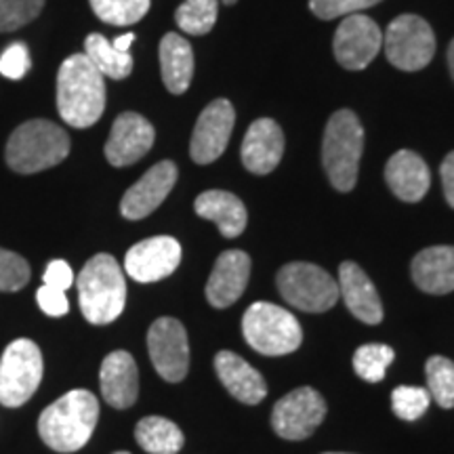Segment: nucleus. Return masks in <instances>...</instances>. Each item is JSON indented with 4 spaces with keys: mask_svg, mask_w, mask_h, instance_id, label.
Wrapping results in <instances>:
<instances>
[{
    "mask_svg": "<svg viewBox=\"0 0 454 454\" xmlns=\"http://www.w3.org/2000/svg\"><path fill=\"white\" fill-rule=\"evenodd\" d=\"M104 74L84 53H76L61 64L57 74V110L74 129L93 127L106 110Z\"/></svg>",
    "mask_w": 454,
    "mask_h": 454,
    "instance_id": "1",
    "label": "nucleus"
},
{
    "mask_svg": "<svg viewBox=\"0 0 454 454\" xmlns=\"http://www.w3.org/2000/svg\"><path fill=\"white\" fill-rule=\"evenodd\" d=\"M99 421V400L87 389H72L47 406L38 419V434L55 452H76L89 444Z\"/></svg>",
    "mask_w": 454,
    "mask_h": 454,
    "instance_id": "2",
    "label": "nucleus"
},
{
    "mask_svg": "<svg viewBox=\"0 0 454 454\" xmlns=\"http://www.w3.org/2000/svg\"><path fill=\"white\" fill-rule=\"evenodd\" d=\"M81 311L90 325H110L127 303V282L112 254L99 253L87 261L76 280Z\"/></svg>",
    "mask_w": 454,
    "mask_h": 454,
    "instance_id": "3",
    "label": "nucleus"
},
{
    "mask_svg": "<svg viewBox=\"0 0 454 454\" xmlns=\"http://www.w3.org/2000/svg\"><path fill=\"white\" fill-rule=\"evenodd\" d=\"M70 154V137L51 121H30L17 127L7 141L4 160L15 173L32 175L57 167Z\"/></svg>",
    "mask_w": 454,
    "mask_h": 454,
    "instance_id": "4",
    "label": "nucleus"
},
{
    "mask_svg": "<svg viewBox=\"0 0 454 454\" xmlns=\"http://www.w3.org/2000/svg\"><path fill=\"white\" fill-rule=\"evenodd\" d=\"M362 150H364V129L356 114L351 110L334 112L322 141V164L334 190H354Z\"/></svg>",
    "mask_w": 454,
    "mask_h": 454,
    "instance_id": "5",
    "label": "nucleus"
},
{
    "mask_svg": "<svg viewBox=\"0 0 454 454\" xmlns=\"http://www.w3.org/2000/svg\"><path fill=\"white\" fill-rule=\"evenodd\" d=\"M242 333L247 343L263 356L293 354L303 343V328L291 311L280 305L257 301L242 317Z\"/></svg>",
    "mask_w": 454,
    "mask_h": 454,
    "instance_id": "6",
    "label": "nucleus"
},
{
    "mask_svg": "<svg viewBox=\"0 0 454 454\" xmlns=\"http://www.w3.org/2000/svg\"><path fill=\"white\" fill-rule=\"evenodd\" d=\"M43 351L32 339H17L0 357V404L24 406L43 381Z\"/></svg>",
    "mask_w": 454,
    "mask_h": 454,
    "instance_id": "7",
    "label": "nucleus"
},
{
    "mask_svg": "<svg viewBox=\"0 0 454 454\" xmlns=\"http://www.w3.org/2000/svg\"><path fill=\"white\" fill-rule=\"evenodd\" d=\"M278 291L293 308L308 314H322L339 301V284L334 278L314 263H288L278 271Z\"/></svg>",
    "mask_w": 454,
    "mask_h": 454,
    "instance_id": "8",
    "label": "nucleus"
},
{
    "mask_svg": "<svg viewBox=\"0 0 454 454\" xmlns=\"http://www.w3.org/2000/svg\"><path fill=\"white\" fill-rule=\"evenodd\" d=\"M383 49L391 66H395L397 70H423L435 55L434 30L419 15H400L383 34Z\"/></svg>",
    "mask_w": 454,
    "mask_h": 454,
    "instance_id": "9",
    "label": "nucleus"
},
{
    "mask_svg": "<svg viewBox=\"0 0 454 454\" xmlns=\"http://www.w3.org/2000/svg\"><path fill=\"white\" fill-rule=\"evenodd\" d=\"M325 417V397L314 387H297L276 402L271 411V427L280 438L299 442L309 438Z\"/></svg>",
    "mask_w": 454,
    "mask_h": 454,
    "instance_id": "10",
    "label": "nucleus"
},
{
    "mask_svg": "<svg viewBox=\"0 0 454 454\" xmlns=\"http://www.w3.org/2000/svg\"><path fill=\"white\" fill-rule=\"evenodd\" d=\"M147 351L164 381H184L190 368V343L185 326L175 317H158L147 331Z\"/></svg>",
    "mask_w": 454,
    "mask_h": 454,
    "instance_id": "11",
    "label": "nucleus"
},
{
    "mask_svg": "<svg viewBox=\"0 0 454 454\" xmlns=\"http://www.w3.org/2000/svg\"><path fill=\"white\" fill-rule=\"evenodd\" d=\"M334 57L345 70H364L383 49V32L366 15H348L334 34Z\"/></svg>",
    "mask_w": 454,
    "mask_h": 454,
    "instance_id": "12",
    "label": "nucleus"
},
{
    "mask_svg": "<svg viewBox=\"0 0 454 454\" xmlns=\"http://www.w3.org/2000/svg\"><path fill=\"white\" fill-rule=\"evenodd\" d=\"M236 112L227 99H215L204 107L192 135L190 154L196 164H211L223 154L234 130Z\"/></svg>",
    "mask_w": 454,
    "mask_h": 454,
    "instance_id": "13",
    "label": "nucleus"
},
{
    "mask_svg": "<svg viewBox=\"0 0 454 454\" xmlns=\"http://www.w3.org/2000/svg\"><path fill=\"white\" fill-rule=\"evenodd\" d=\"M181 263V244L170 236H156L141 240L129 248L124 257V271L141 284L168 278Z\"/></svg>",
    "mask_w": 454,
    "mask_h": 454,
    "instance_id": "14",
    "label": "nucleus"
},
{
    "mask_svg": "<svg viewBox=\"0 0 454 454\" xmlns=\"http://www.w3.org/2000/svg\"><path fill=\"white\" fill-rule=\"evenodd\" d=\"M156 130L144 116L124 112L112 124L110 139L106 144V158L112 167H129L141 160L152 150Z\"/></svg>",
    "mask_w": 454,
    "mask_h": 454,
    "instance_id": "15",
    "label": "nucleus"
},
{
    "mask_svg": "<svg viewBox=\"0 0 454 454\" xmlns=\"http://www.w3.org/2000/svg\"><path fill=\"white\" fill-rule=\"evenodd\" d=\"M177 184V167L175 162L162 160L152 167L137 184L130 185L122 196L121 213L124 219L139 221L152 215L170 194L173 185Z\"/></svg>",
    "mask_w": 454,
    "mask_h": 454,
    "instance_id": "16",
    "label": "nucleus"
},
{
    "mask_svg": "<svg viewBox=\"0 0 454 454\" xmlns=\"http://www.w3.org/2000/svg\"><path fill=\"white\" fill-rule=\"evenodd\" d=\"M251 278V257L244 251L231 248L219 254L213 274L207 282V299L213 308L225 309L234 305L247 291Z\"/></svg>",
    "mask_w": 454,
    "mask_h": 454,
    "instance_id": "17",
    "label": "nucleus"
},
{
    "mask_svg": "<svg viewBox=\"0 0 454 454\" xmlns=\"http://www.w3.org/2000/svg\"><path fill=\"white\" fill-rule=\"evenodd\" d=\"M99 383L101 395L107 404L118 411L133 406L139 395V371L135 357L124 349L107 354L101 362Z\"/></svg>",
    "mask_w": 454,
    "mask_h": 454,
    "instance_id": "18",
    "label": "nucleus"
},
{
    "mask_svg": "<svg viewBox=\"0 0 454 454\" xmlns=\"http://www.w3.org/2000/svg\"><path fill=\"white\" fill-rule=\"evenodd\" d=\"M339 294L348 309L364 325H381L383 303L366 271L354 261H345L339 268Z\"/></svg>",
    "mask_w": 454,
    "mask_h": 454,
    "instance_id": "19",
    "label": "nucleus"
},
{
    "mask_svg": "<svg viewBox=\"0 0 454 454\" xmlns=\"http://www.w3.org/2000/svg\"><path fill=\"white\" fill-rule=\"evenodd\" d=\"M284 156V133L271 118H259L242 141V162L254 175H268Z\"/></svg>",
    "mask_w": 454,
    "mask_h": 454,
    "instance_id": "20",
    "label": "nucleus"
},
{
    "mask_svg": "<svg viewBox=\"0 0 454 454\" xmlns=\"http://www.w3.org/2000/svg\"><path fill=\"white\" fill-rule=\"evenodd\" d=\"M215 371H217L223 387L242 404L254 406L268 395V383L261 377V372L254 371L244 357L234 354V351H219L215 356Z\"/></svg>",
    "mask_w": 454,
    "mask_h": 454,
    "instance_id": "21",
    "label": "nucleus"
},
{
    "mask_svg": "<svg viewBox=\"0 0 454 454\" xmlns=\"http://www.w3.org/2000/svg\"><path fill=\"white\" fill-rule=\"evenodd\" d=\"M385 181L389 190L404 202L423 200L429 192L431 175L429 167L419 154L411 150H400L387 160Z\"/></svg>",
    "mask_w": 454,
    "mask_h": 454,
    "instance_id": "22",
    "label": "nucleus"
},
{
    "mask_svg": "<svg viewBox=\"0 0 454 454\" xmlns=\"http://www.w3.org/2000/svg\"><path fill=\"white\" fill-rule=\"evenodd\" d=\"M412 280L429 294L454 291V247H429L412 259Z\"/></svg>",
    "mask_w": 454,
    "mask_h": 454,
    "instance_id": "23",
    "label": "nucleus"
},
{
    "mask_svg": "<svg viewBox=\"0 0 454 454\" xmlns=\"http://www.w3.org/2000/svg\"><path fill=\"white\" fill-rule=\"evenodd\" d=\"M194 208L198 217L213 221L223 238H236L247 230V207L240 198L223 190L202 192L196 198Z\"/></svg>",
    "mask_w": 454,
    "mask_h": 454,
    "instance_id": "24",
    "label": "nucleus"
},
{
    "mask_svg": "<svg viewBox=\"0 0 454 454\" xmlns=\"http://www.w3.org/2000/svg\"><path fill=\"white\" fill-rule=\"evenodd\" d=\"M160 70L162 81L173 95H181L190 89L194 76V53L192 44L179 34H167L160 43Z\"/></svg>",
    "mask_w": 454,
    "mask_h": 454,
    "instance_id": "25",
    "label": "nucleus"
},
{
    "mask_svg": "<svg viewBox=\"0 0 454 454\" xmlns=\"http://www.w3.org/2000/svg\"><path fill=\"white\" fill-rule=\"evenodd\" d=\"M135 440L150 454H177L184 448V431L164 417H144L135 427Z\"/></svg>",
    "mask_w": 454,
    "mask_h": 454,
    "instance_id": "26",
    "label": "nucleus"
},
{
    "mask_svg": "<svg viewBox=\"0 0 454 454\" xmlns=\"http://www.w3.org/2000/svg\"><path fill=\"white\" fill-rule=\"evenodd\" d=\"M84 55L104 76L114 78V81H122L133 72V57H130V53L114 49L112 43L101 34H89L87 41H84Z\"/></svg>",
    "mask_w": 454,
    "mask_h": 454,
    "instance_id": "27",
    "label": "nucleus"
},
{
    "mask_svg": "<svg viewBox=\"0 0 454 454\" xmlns=\"http://www.w3.org/2000/svg\"><path fill=\"white\" fill-rule=\"evenodd\" d=\"M395 360V351L383 343H366L356 349L354 371L368 383H379L385 379V372Z\"/></svg>",
    "mask_w": 454,
    "mask_h": 454,
    "instance_id": "28",
    "label": "nucleus"
},
{
    "mask_svg": "<svg viewBox=\"0 0 454 454\" xmlns=\"http://www.w3.org/2000/svg\"><path fill=\"white\" fill-rule=\"evenodd\" d=\"M93 13L110 26H133L150 11V0H89Z\"/></svg>",
    "mask_w": 454,
    "mask_h": 454,
    "instance_id": "29",
    "label": "nucleus"
},
{
    "mask_svg": "<svg viewBox=\"0 0 454 454\" xmlns=\"http://www.w3.org/2000/svg\"><path fill=\"white\" fill-rule=\"evenodd\" d=\"M219 11V0H185L175 13L177 26L187 34L202 36L215 27Z\"/></svg>",
    "mask_w": 454,
    "mask_h": 454,
    "instance_id": "30",
    "label": "nucleus"
},
{
    "mask_svg": "<svg viewBox=\"0 0 454 454\" xmlns=\"http://www.w3.org/2000/svg\"><path fill=\"white\" fill-rule=\"evenodd\" d=\"M427 391L442 408H454V362L444 356H431L425 364Z\"/></svg>",
    "mask_w": 454,
    "mask_h": 454,
    "instance_id": "31",
    "label": "nucleus"
},
{
    "mask_svg": "<svg viewBox=\"0 0 454 454\" xmlns=\"http://www.w3.org/2000/svg\"><path fill=\"white\" fill-rule=\"evenodd\" d=\"M431 402L429 391L414 385H400L391 394V411L402 421H417L427 412Z\"/></svg>",
    "mask_w": 454,
    "mask_h": 454,
    "instance_id": "32",
    "label": "nucleus"
},
{
    "mask_svg": "<svg viewBox=\"0 0 454 454\" xmlns=\"http://www.w3.org/2000/svg\"><path fill=\"white\" fill-rule=\"evenodd\" d=\"M44 0H0V32H13L41 15Z\"/></svg>",
    "mask_w": 454,
    "mask_h": 454,
    "instance_id": "33",
    "label": "nucleus"
},
{
    "mask_svg": "<svg viewBox=\"0 0 454 454\" xmlns=\"http://www.w3.org/2000/svg\"><path fill=\"white\" fill-rule=\"evenodd\" d=\"M27 280H30V265H27V261L21 254L0 248V291H21Z\"/></svg>",
    "mask_w": 454,
    "mask_h": 454,
    "instance_id": "34",
    "label": "nucleus"
},
{
    "mask_svg": "<svg viewBox=\"0 0 454 454\" xmlns=\"http://www.w3.org/2000/svg\"><path fill=\"white\" fill-rule=\"evenodd\" d=\"M381 0H309L311 13L320 20H337L340 15H354L357 11L374 7Z\"/></svg>",
    "mask_w": 454,
    "mask_h": 454,
    "instance_id": "35",
    "label": "nucleus"
},
{
    "mask_svg": "<svg viewBox=\"0 0 454 454\" xmlns=\"http://www.w3.org/2000/svg\"><path fill=\"white\" fill-rule=\"evenodd\" d=\"M30 53H27V47L24 43L11 44V47H7V51L3 53V57H0V74L11 78V81L24 78L27 70H30Z\"/></svg>",
    "mask_w": 454,
    "mask_h": 454,
    "instance_id": "36",
    "label": "nucleus"
},
{
    "mask_svg": "<svg viewBox=\"0 0 454 454\" xmlns=\"http://www.w3.org/2000/svg\"><path fill=\"white\" fill-rule=\"evenodd\" d=\"M36 301L44 314L51 317H61L70 311V303H67L66 291H59V288L49 286V284H44V286L38 288Z\"/></svg>",
    "mask_w": 454,
    "mask_h": 454,
    "instance_id": "37",
    "label": "nucleus"
},
{
    "mask_svg": "<svg viewBox=\"0 0 454 454\" xmlns=\"http://www.w3.org/2000/svg\"><path fill=\"white\" fill-rule=\"evenodd\" d=\"M43 280H44V284H49V286L59 288V291H67V288L74 284V271L70 265L66 263V261L57 259V261H51V263L47 265Z\"/></svg>",
    "mask_w": 454,
    "mask_h": 454,
    "instance_id": "38",
    "label": "nucleus"
},
{
    "mask_svg": "<svg viewBox=\"0 0 454 454\" xmlns=\"http://www.w3.org/2000/svg\"><path fill=\"white\" fill-rule=\"evenodd\" d=\"M440 175L442 185H444L446 202L454 208V152H450V154L444 158V162H442L440 167Z\"/></svg>",
    "mask_w": 454,
    "mask_h": 454,
    "instance_id": "39",
    "label": "nucleus"
},
{
    "mask_svg": "<svg viewBox=\"0 0 454 454\" xmlns=\"http://www.w3.org/2000/svg\"><path fill=\"white\" fill-rule=\"evenodd\" d=\"M135 41V34H124V36H118L116 41L112 43V47L114 49H118V51H122V53H129V49H130V43Z\"/></svg>",
    "mask_w": 454,
    "mask_h": 454,
    "instance_id": "40",
    "label": "nucleus"
},
{
    "mask_svg": "<svg viewBox=\"0 0 454 454\" xmlns=\"http://www.w3.org/2000/svg\"><path fill=\"white\" fill-rule=\"evenodd\" d=\"M448 66H450V74L454 78V41L450 43V47H448Z\"/></svg>",
    "mask_w": 454,
    "mask_h": 454,
    "instance_id": "41",
    "label": "nucleus"
},
{
    "mask_svg": "<svg viewBox=\"0 0 454 454\" xmlns=\"http://www.w3.org/2000/svg\"><path fill=\"white\" fill-rule=\"evenodd\" d=\"M223 3H225V4H234L236 0H223Z\"/></svg>",
    "mask_w": 454,
    "mask_h": 454,
    "instance_id": "42",
    "label": "nucleus"
},
{
    "mask_svg": "<svg viewBox=\"0 0 454 454\" xmlns=\"http://www.w3.org/2000/svg\"><path fill=\"white\" fill-rule=\"evenodd\" d=\"M112 454H130V452H127V450H121V452H112Z\"/></svg>",
    "mask_w": 454,
    "mask_h": 454,
    "instance_id": "43",
    "label": "nucleus"
},
{
    "mask_svg": "<svg viewBox=\"0 0 454 454\" xmlns=\"http://www.w3.org/2000/svg\"><path fill=\"white\" fill-rule=\"evenodd\" d=\"M325 454H349V452H325Z\"/></svg>",
    "mask_w": 454,
    "mask_h": 454,
    "instance_id": "44",
    "label": "nucleus"
}]
</instances>
